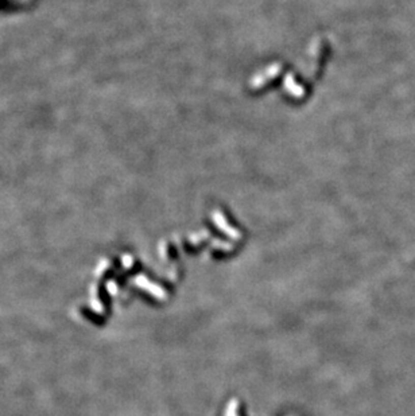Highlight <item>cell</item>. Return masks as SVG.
Instances as JSON below:
<instances>
[]
</instances>
